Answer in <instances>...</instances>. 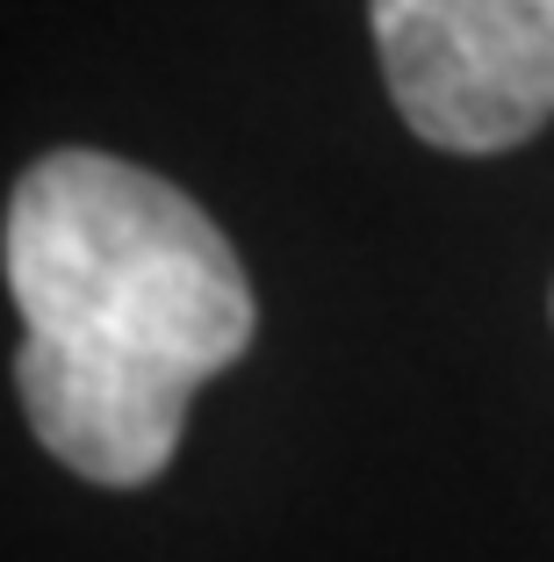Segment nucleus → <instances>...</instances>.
<instances>
[{
	"label": "nucleus",
	"mask_w": 554,
	"mask_h": 562,
	"mask_svg": "<svg viewBox=\"0 0 554 562\" xmlns=\"http://www.w3.org/2000/svg\"><path fill=\"white\" fill-rule=\"evenodd\" d=\"M22 311V412L66 469L109 491L151 483L188 404L260 325L216 216L115 151H50L8 195L0 232Z\"/></svg>",
	"instance_id": "f257e3e1"
},
{
	"label": "nucleus",
	"mask_w": 554,
	"mask_h": 562,
	"mask_svg": "<svg viewBox=\"0 0 554 562\" xmlns=\"http://www.w3.org/2000/svg\"><path fill=\"white\" fill-rule=\"evenodd\" d=\"M404 123L440 151H511L554 116V0H368Z\"/></svg>",
	"instance_id": "f03ea898"
}]
</instances>
